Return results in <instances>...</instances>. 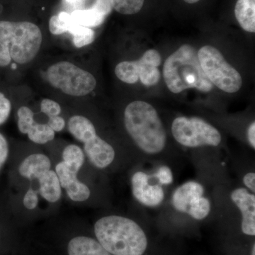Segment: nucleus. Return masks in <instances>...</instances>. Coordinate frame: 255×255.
I'll use <instances>...</instances> for the list:
<instances>
[{
    "label": "nucleus",
    "instance_id": "33",
    "mask_svg": "<svg viewBox=\"0 0 255 255\" xmlns=\"http://www.w3.org/2000/svg\"><path fill=\"white\" fill-rule=\"evenodd\" d=\"M48 124L55 132L62 131L65 127V120H64L63 117H60V116L50 117V118L48 119V124Z\"/></svg>",
    "mask_w": 255,
    "mask_h": 255
},
{
    "label": "nucleus",
    "instance_id": "12",
    "mask_svg": "<svg viewBox=\"0 0 255 255\" xmlns=\"http://www.w3.org/2000/svg\"><path fill=\"white\" fill-rule=\"evenodd\" d=\"M83 144L85 155L96 168L106 170L117 161V152L113 146L98 135Z\"/></svg>",
    "mask_w": 255,
    "mask_h": 255
},
{
    "label": "nucleus",
    "instance_id": "19",
    "mask_svg": "<svg viewBox=\"0 0 255 255\" xmlns=\"http://www.w3.org/2000/svg\"><path fill=\"white\" fill-rule=\"evenodd\" d=\"M27 135L31 141L43 145L54 139L55 131L48 124H38L35 122L28 130Z\"/></svg>",
    "mask_w": 255,
    "mask_h": 255
},
{
    "label": "nucleus",
    "instance_id": "24",
    "mask_svg": "<svg viewBox=\"0 0 255 255\" xmlns=\"http://www.w3.org/2000/svg\"><path fill=\"white\" fill-rule=\"evenodd\" d=\"M145 0H110L112 8L125 15L137 14L143 6Z\"/></svg>",
    "mask_w": 255,
    "mask_h": 255
},
{
    "label": "nucleus",
    "instance_id": "18",
    "mask_svg": "<svg viewBox=\"0 0 255 255\" xmlns=\"http://www.w3.org/2000/svg\"><path fill=\"white\" fill-rule=\"evenodd\" d=\"M72 21L75 24L85 27H96L100 26L105 21L106 16L100 14L97 10L91 8L90 9L76 10L71 14Z\"/></svg>",
    "mask_w": 255,
    "mask_h": 255
},
{
    "label": "nucleus",
    "instance_id": "3",
    "mask_svg": "<svg viewBox=\"0 0 255 255\" xmlns=\"http://www.w3.org/2000/svg\"><path fill=\"white\" fill-rule=\"evenodd\" d=\"M163 78L169 91L181 93L188 89L209 92L214 85L206 76L194 47L182 45L164 62Z\"/></svg>",
    "mask_w": 255,
    "mask_h": 255
},
{
    "label": "nucleus",
    "instance_id": "27",
    "mask_svg": "<svg viewBox=\"0 0 255 255\" xmlns=\"http://www.w3.org/2000/svg\"><path fill=\"white\" fill-rule=\"evenodd\" d=\"M41 111L42 113L46 114L48 118H50L59 116L61 113V107L55 101L44 99L41 103Z\"/></svg>",
    "mask_w": 255,
    "mask_h": 255
},
{
    "label": "nucleus",
    "instance_id": "5",
    "mask_svg": "<svg viewBox=\"0 0 255 255\" xmlns=\"http://www.w3.org/2000/svg\"><path fill=\"white\" fill-rule=\"evenodd\" d=\"M171 131L174 140L187 148L219 147L222 142V135L219 129L199 117H179L174 119Z\"/></svg>",
    "mask_w": 255,
    "mask_h": 255
},
{
    "label": "nucleus",
    "instance_id": "4",
    "mask_svg": "<svg viewBox=\"0 0 255 255\" xmlns=\"http://www.w3.org/2000/svg\"><path fill=\"white\" fill-rule=\"evenodd\" d=\"M42 43L41 30L28 21H0V44L9 48L11 59L18 64L31 62Z\"/></svg>",
    "mask_w": 255,
    "mask_h": 255
},
{
    "label": "nucleus",
    "instance_id": "7",
    "mask_svg": "<svg viewBox=\"0 0 255 255\" xmlns=\"http://www.w3.org/2000/svg\"><path fill=\"white\" fill-rule=\"evenodd\" d=\"M206 194L201 182L188 181L174 189L170 198L171 206L178 214L195 221H204L213 210L212 202Z\"/></svg>",
    "mask_w": 255,
    "mask_h": 255
},
{
    "label": "nucleus",
    "instance_id": "13",
    "mask_svg": "<svg viewBox=\"0 0 255 255\" xmlns=\"http://www.w3.org/2000/svg\"><path fill=\"white\" fill-rule=\"evenodd\" d=\"M50 169L51 161L49 157L44 154L35 153L23 159L18 167V172L21 177L33 181Z\"/></svg>",
    "mask_w": 255,
    "mask_h": 255
},
{
    "label": "nucleus",
    "instance_id": "26",
    "mask_svg": "<svg viewBox=\"0 0 255 255\" xmlns=\"http://www.w3.org/2000/svg\"><path fill=\"white\" fill-rule=\"evenodd\" d=\"M157 182L163 186L168 187L174 182V174L172 169L166 164H160L157 165L152 172Z\"/></svg>",
    "mask_w": 255,
    "mask_h": 255
},
{
    "label": "nucleus",
    "instance_id": "2",
    "mask_svg": "<svg viewBox=\"0 0 255 255\" xmlns=\"http://www.w3.org/2000/svg\"><path fill=\"white\" fill-rule=\"evenodd\" d=\"M96 239L112 255H143L148 239L135 220L112 214L103 216L94 226Z\"/></svg>",
    "mask_w": 255,
    "mask_h": 255
},
{
    "label": "nucleus",
    "instance_id": "29",
    "mask_svg": "<svg viewBox=\"0 0 255 255\" xmlns=\"http://www.w3.org/2000/svg\"><path fill=\"white\" fill-rule=\"evenodd\" d=\"M11 109V105L9 100L0 92V125L7 120Z\"/></svg>",
    "mask_w": 255,
    "mask_h": 255
},
{
    "label": "nucleus",
    "instance_id": "11",
    "mask_svg": "<svg viewBox=\"0 0 255 255\" xmlns=\"http://www.w3.org/2000/svg\"><path fill=\"white\" fill-rule=\"evenodd\" d=\"M230 199L241 216L242 232L246 236H255V194L244 187H236L230 194Z\"/></svg>",
    "mask_w": 255,
    "mask_h": 255
},
{
    "label": "nucleus",
    "instance_id": "16",
    "mask_svg": "<svg viewBox=\"0 0 255 255\" xmlns=\"http://www.w3.org/2000/svg\"><path fill=\"white\" fill-rule=\"evenodd\" d=\"M69 132L79 141L86 142L97 135L94 124L83 116H73L69 119Z\"/></svg>",
    "mask_w": 255,
    "mask_h": 255
},
{
    "label": "nucleus",
    "instance_id": "21",
    "mask_svg": "<svg viewBox=\"0 0 255 255\" xmlns=\"http://www.w3.org/2000/svg\"><path fill=\"white\" fill-rule=\"evenodd\" d=\"M73 36V43L77 48L90 44L95 40V31L91 28L73 23L68 31Z\"/></svg>",
    "mask_w": 255,
    "mask_h": 255
},
{
    "label": "nucleus",
    "instance_id": "1",
    "mask_svg": "<svg viewBox=\"0 0 255 255\" xmlns=\"http://www.w3.org/2000/svg\"><path fill=\"white\" fill-rule=\"evenodd\" d=\"M126 130L135 145L150 160H159L167 146V135L155 109L143 101H134L124 114Z\"/></svg>",
    "mask_w": 255,
    "mask_h": 255
},
{
    "label": "nucleus",
    "instance_id": "31",
    "mask_svg": "<svg viewBox=\"0 0 255 255\" xmlns=\"http://www.w3.org/2000/svg\"><path fill=\"white\" fill-rule=\"evenodd\" d=\"M242 182L246 189L255 194V171L246 172L242 178Z\"/></svg>",
    "mask_w": 255,
    "mask_h": 255
},
{
    "label": "nucleus",
    "instance_id": "36",
    "mask_svg": "<svg viewBox=\"0 0 255 255\" xmlns=\"http://www.w3.org/2000/svg\"><path fill=\"white\" fill-rule=\"evenodd\" d=\"M184 1L188 3V4H194V3L198 2L200 0H184Z\"/></svg>",
    "mask_w": 255,
    "mask_h": 255
},
{
    "label": "nucleus",
    "instance_id": "35",
    "mask_svg": "<svg viewBox=\"0 0 255 255\" xmlns=\"http://www.w3.org/2000/svg\"><path fill=\"white\" fill-rule=\"evenodd\" d=\"M247 139L253 150L255 149V122H253L247 129Z\"/></svg>",
    "mask_w": 255,
    "mask_h": 255
},
{
    "label": "nucleus",
    "instance_id": "32",
    "mask_svg": "<svg viewBox=\"0 0 255 255\" xmlns=\"http://www.w3.org/2000/svg\"><path fill=\"white\" fill-rule=\"evenodd\" d=\"M9 155V146L6 138L0 133V169L6 162Z\"/></svg>",
    "mask_w": 255,
    "mask_h": 255
},
{
    "label": "nucleus",
    "instance_id": "8",
    "mask_svg": "<svg viewBox=\"0 0 255 255\" xmlns=\"http://www.w3.org/2000/svg\"><path fill=\"white\" fill-rule=\"evenodd\" d=\"M47 78L52 86L74 97L88 95L97 85L91 73L69 62H60L50 66Z\"/></svg>",
    "mask_w": 255,
    "mask_h": 255
},
{
    "label": "nucleus",
    "instance_id": "25",
    "mask_svg": "<svg viewBox=\"0 0 255 255\" xmlns=\"http://www.w3.org/2000/svg\"><path fill=\"white\" fill-rule=\"evenodd\" d=\"M18 128L23 134H27L28 130L35 123L34 113L27 107H21L17 113Z\"/></svg>",
    "mask_w": 255,
    "mask_h": 255
},
{
    "label": "nucleus",
    "instance_id": "15",
    "mask_svg": "<svg viewBox=\"0 0 255 255\" xmlns=\"http://www.w3.org/2000/svg\"><path fill=\"white\" fill-rule=\"evenodd\" d=\"M38 182V194L49 203L54 204L60 200L62 187L55 170L50 169L37 179Z\"/></svg>",
    "mask_w": 255,
    "mask_h": 255
},
{
    "label": "nucleus",
    "instance_id": "30",
    "mask_svg": "<svg viewBox=\"0 0 255 255\" xmlns=\"http://www.w3.org/2000/svg\"><path fill=\"white\" fill-rule=\"evenodd\" d=\"M92 8L107 16L112 11V6L110 0H96Z\"/></svg>",
    "mask_w": 255,
    "mask_h": 255
},
{
    "label": "nucleus",
    "instance_id": "34",
    "mask_svg": "<svg viewBox=\"0 0 255 255\" xmlns=\"http://www.w3.org/2000/svg\"><path fill=\"white\" fill-rule=\"evenodd\" d=\"M11 61L9 48L3 44H0V66H7Z\"/></svg>",
    "mask_w": 255,
    "mask_h": 255
},
{
    "label": "nucleus",
    "instance_id": "28",
    "mask_svg": "<svg viewBox=\"0 0 255 255\" xmlns=\"http://www.w3.org/2000/svg\"><path fill=\"white\" fill-rule=\"evenodd\" d=\"M38 191L31 187L28 189L23 196V204L28 210H34L38 205Z\"/></svg>",
    "mask_w": 255,
    "mask_h": 255
},
{
    "label": "nucleus",
    "instance_id": "37",
    "mask_svg": "<svg viewBox=\"0 0 255 255\" xmlns=\"http://www.w3.org/2000/svg\"><path fill=\"white\" fill-rule=\"evenodd\" d=\"M251 255H255V243H253V246H252Z\"/></svg>",
    "mask_w": 255,
    "mask_h": 255
},
{
    "label": "nucleus",
    "instance_id": "23",
    "mask_svg": "<svg viewBox=\"0 0 255 255\" xmlns=\"http://www.w3.org/2000/svg\"><path fill=\"white\" fill-rule=\"evenodd\" d=\"M73 23L70 14L65 11H62L58 15H55L50 18L49 21L50 33L53 35H60L65 32H68Z\"/></svg>",
    "mask_w": 255,
    "mask_h": 255
},
{
    "label": "nucleus",
    "instance_id": "17",
    "mask_svg": "<svg viewBox=\"0 0 255 255\" xmlns=\"http://www.w3.org/2000/svg\"><path fill=\"white\" fill-rule=\"evenodd\" d=\"M235 14L240 26L250 33L255 32V0H238Z\"/></svg>",
    "mask_w": 255,
    "mask_h": 255
},
{
    "label": "nucleus",
    "instance_id": "9",
    "mask_svg": "<svg viewBox=\"0 0 255 255\" xmlns=\"http://www.w3.org/2000/svg\"><path fill=\"white\" fill-rule=\"evenodd\" d=\"M161 62L162 58L157 50H147L139 60L119 63L115 68V74L125 83L132 85L140 80L145 86H154L160 80L158 67Z\"/></svg>",
    "mask_w": 255,
    "mask_h": 255
},
{
    "label": "nucleus",
    "instance_id": "20",
    "mask_svg": "<svg viewBox=\"0 0 255 255\" xmlns=\"http://www.w3.org/2000/svg\"><path fill=\"white\" fill-rule=\"evenodd\" d=\"M62 159H63L62 161L80 172L85 163V154L81 147L71 144L64 149L62 154Z\"/></svg>",
    "mask_w": 255,
    "mask_h": 255
},
{
    "label": "nucleus",
    "instance_id": "10",
    "mask_svg": "<svg viewBox=\"0 0 255 255\" xmlns=\"http://www.w3.org/2000/svg\"><path fill=\"white\" fill-rule=\"evenodd\" d=\"M132 194L137 203L145 207L155 209L165 200L164 187L161 185L152 172L135 171L130 177Z\"/></svg>",
    "mask_w": 255,
    "mask_h": 255
},
{
    "label": "nucleus",
    "instance_id": "14",
    "mask_svg": "<svg viewBox=\"0 0 255 255\" xmlns=\"http://www.w3.org/2000/svg\"><path fill=\"white\" fill-rule=\"evenodd\" d=\"M68 255H112L97 241L88 236H76L68 245Z\"/></svg>",
    "mask_w": 255,
    "mask_h": 255
},
{
    "label": "nucleus",
    "instance_id": "22",
    "mask_svg": "<svg viewBox=\"0 0 255 255\" xmlns=\"http://www.w3.org/2000/svg\"><path fill=\"white\" fill-rule=\"evenodd\" d=\"M65 190L69 199L75 202H84L91 196V190L88 186L79 179L71 183Z\"/></svg>",
    "mask_w": 255,
    "mask_h": 255
},
{
    "label": "nucleus",
    "instance_id": "6",
    "mask_svg": "<svg viewBox=\"0 0 255 255\" xmlns=\"http://www.w3.org/2000/svg\"><path fill=\"white\" fill-rule=\"evenodd\" d=\"M199 63L206 76L213 85L227 93L241 90V74L225 60L222 53L214 46L202 47L197 53Z\"/></svg>",
    "mask_w": 255,
    "mask_h": 255
}]
</instances>
